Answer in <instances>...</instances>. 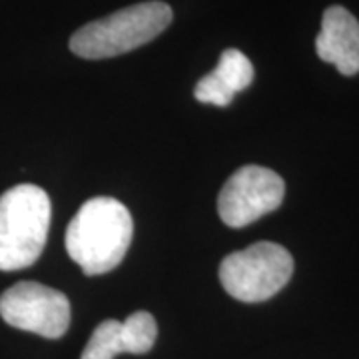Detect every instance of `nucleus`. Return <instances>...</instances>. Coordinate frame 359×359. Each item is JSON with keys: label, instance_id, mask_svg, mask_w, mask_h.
<instances>
[{"label": "nucleus", "instance_id": "39448f33", "mask_svg": "<svg viewBox=\"0 0 359 359\" xmlns=\"http://www.w3.org/2000/svg\"><path fill=\"white\" fill-rule=\"evenodd\" d=\"M0 318L16 330L58 339L70 327V302L36 282H18L0 295Z\"/></svg>", "mask_w": 359, "mask_h": 359}, {"label": "nucleus", "instance_id": "1a4fd4ad", "mask_svg": "<svg viewBox=\"0 0 359 359\" xmlns=\"http://www.w3.org/2000/svg\"><path fill=\"white\" fill-rule=\"evenodd\" d=\"M254 80V66L244 52L228 48L222 52L218 66L214 72L205 74L194 90L196 100L202 104H212L226 108L233 96L245 90Z\"/></svg>", "mask_w": 359, "mask_h": 359}, {"label": "nucleus", "instance_id": "6e6552de", "mask_svg": "<svg viewBox=\"0 0 359 359\" xmlns=\"http://www.w3.org/2000/svg\"><path fill=\"white\" fill-rule=\"evenodd\" d=\"M316 52L323 62L334 65L344 76L359 72V22L344 6H330L321 18Z\"/></svg>", "mask_w": 359, "mask_h": 359}, {"label": "nucleus", "instance_id": "f257e3e1", "mask_svg": "<svg viewBox=\"0 0 359 359\" xmlns=\"http://www.w3.org/2000/svg\"><path fill=\"white\" fill-rule=\"evenodd\" d=\"M134 222L128 208L110 196L80 205L66 228V252L86 276L112 271L132 244Z\"/></svg>", "mask_w": 359, "mask_h": 359}, {"label": "nucleus", "instance_id": "20e7f679", "mask_svg": "<svg viewBox=\"0 0 359 359\" xmlns=\"http://www.w3.org/2000/svg\"><path fill=\"white\" fill-rule=\"evenodd\" d=\"M294 273V257L280 244L257 242L219 264L224 290L244 304H259L278 294Z\"/></svg>", "mask_w": 359, "mask_h": 359}, {"label": "nucleus", "instance_id": "f03ea898", "mask_svg": "<svg viewBox=\"0 0 359 359\" xmlns=\"http://www.w3.org/2000/svg\"><path fill=\"white\" fill-rule=\"evenodd\" d=\"M48 194L20 184L0 196V271L30 268L42 254L50 230Z\"/></svg>", "mask_w": 359, "mask_h": 359}, {"label": "nucleus", "instance_id": "7ed1b4c3", "mask_svg": "<svg viewBox=\"0 0 359 359\" xmlns=\"http://www.w3.org/2000/svg\"><path fill=\"white\" fill-rule=\"evenodd\" d=\"M166 2H140L82 26L70 39V50L86 60H102L136 50L160 36L172 22Z\"/></svg>", "mask_w": 359, "mask_h": 359}, {"label": "nucleus", "instance_id": "0eeeda50", "mask_svg": "<svg viewBox=\"0 0 359 359\" xmlns=\"http://www.w3.org/2000/svg\"><path fill=\"white\" fill-rule=\"evenodd\" d=\"M158 337V323L148 311H136L126 321L106 320L90 335L80 359H114L118 353H148Z\"/></svg>", "mask_w": 359, "mask_h": 359}, {"label": "nucleus", "instance_id": "423d86ee", "mask_svg": "<svg viewBox=\"0 0 359 359\" xmlns=\"http://www.w3.org/2000/svg\"><path fill=\"white\" fill-rule=\"evenodd\" d=\"M285 184L280 174L264 166H244L233 172L218 196V214L230 228H245L278 210Z\"/></svg>", "mask_w": 359, "mask_h": 359}]
</instances>
